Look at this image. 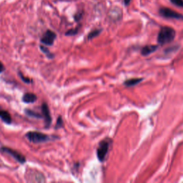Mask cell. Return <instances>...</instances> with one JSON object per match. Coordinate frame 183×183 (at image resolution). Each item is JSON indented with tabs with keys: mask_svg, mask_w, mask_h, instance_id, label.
Instances as JSON below:
<instances>
[{
	"mask_svg": "<svg viewBox=\"0 0 183 183\" xmlns=\"http://www.w3.org/2000/svg\"><path fill=\"white\" fill-rule=\"evenodd\" d=\"M175 37V31L170 27L161 28L157 37V42L160 45H165L171 42Z\"/></svg>",
	"mask_w": 183,
	"mask_h": 183,
	"instance_id": "1",
	"label": "cell"
},
{
	"mask_svg": "<svg viewBox=\"0 0 183 183\" xmlns=\"http://www.w3.org/2000/svg\"><path fill=\"white\" fill-rule=\"evenodd\" d=\"M25 137L29 142L35 143V144L46 142L52 140V138L49 135L42 132H37V131H31V132H27L25 135Z\"/></svg>",
	"mask_w": 183,
	"mask_h": 183,
	"instance_id": "2",
	"label": "cell"
},
{
	"mask_svg": "<svg viewBox=\"0 0 183 183\" xmlns=\"http://www.w3.org/2000/svg\"><path fill=\"white\" fill-rule=\"evenodd\" d=\"M110 146H111V140L110 139H105L99 142L97 150V157L99 161L103 162L105 160L110 150Z\"/></svg>",
	"mask_w": 183,
	"mask_h": 183,
	"instance_id": "3",
	"label": "cell"
},
{
	"mask_svg": "<svg viewBox=\"0 0 183 183\" xmlns=\"http://www.w3.org/2000/svg\"><path fill=\"white\" fill-rule=\"evenodd\" d=\"M0 151L1 152L8 154L10 156H12L15 160H17L18 162H20V164H24L26 162V157L22 154L19 152L18 151L15 150V149H11V148L9 147H2L0 148Z\"/></svg>",
	"mask_w": 183,
	"mask_h": 183,
	"instance_id": "4",
	"label": "cell"
},
{
	"mask_svg": "<svg viewBox=\"0 0 183 183\" xmlns=\"http://www.w3.org/2000/svg\"><path fill=\"white\" fill-rule=\"evenodd\" d=\"M159 12H160V15L162 16V17H165V18L175 19V20H183V15L182 14L178 13V12H177L174 10H172L171 9H169V8L167 7L160 8Z\"/></svg>",
	"mask_w": 183,
	"mask_h": 183,
	"instance_id": "5",
	"label": "cell"
},
{
	"mask_svg": "<svg viewBox=\"0 0 183 183\" xmlns=\"http://www.w3.org/2000/svg\"><path fill=\"white\" fill-rule=\"evenodd\" d=\"M57 35L54 32L51 30H47L45 33L43 37L41 38V42L47 46H52L54 44Z\"/></svg>",
	"mask_w": 183,
	"mask_h": 183,
	"instance_id": "6",
	"label": "cell"
},
{
	"mask_svg": "<svg viewBox=\"0 0 183 183\" xmlns=\"http://www.w3.org/2000/svg\"><path fill=\"white\" fill-rule=\"evenodd\" d=\"M42 116L45 118V127H50L52 123V117L50 115V112L49 110L48 105L47 103H43L42 105Z\"/></svg>",
	"mask_w": 183,
	"mask_h": 183,
	"instance_id": "7",
	"label": "cell"
},
{
	"mask_svg": "<svg viewBox=\"0 0 183 183\" xmlns=\"http://www.w3.org/2000/svg\"><path fill=\"white\" fill-rule=\"evenodd\" d=\"M37 99V95L34 93L31 92H27L25 93L23 95L22 97V101L24 103H34V102H36Z\"/></svg>",
	"mask_w": 183,
	"mask_h": 183,
	"instance_id": "8",
	"label": "cell"
},
{
	"mask_svg": "<svg viewBox=\"0 0 183 183\" xmlns=\"http://www.w3.org/2000/svg\"><path fill=\"white\" fill-rule=\"evenodd\" d=\"M0 118L1 120L6 124H11L12 123V117L7 111L0 109Z\"/></svg>",
	"mask_w": 183,
	"mask_h": 183,
	"instance_id": "9",
	"label": "cell"
},
{
	"mask_svg": "<svg viewBox=\"0 0 183 183\" xmlns=\"http://www.w3.org/2000/svg\"><path fill=\"white\" fill-rule=\"evenodd\" d=\"M157 49V46L156 45H147L142 49L141 53L144 56H147V55H149L152 52H154Z\"/></svg>",
	"mask_w": 183,
	"mask_h": 183,
	"instance_id": "10",
	"label": "cell"
},
{
	"mask_svg": "<svg viewBox=\"0 0 183 183\" xmlns=\"http://www.w3.org/2000/svg\"><path fill=\"white\" fill-rule=\"evenodd\" d=\"M142 81V79L141 78H134V79H130V80H126L124 82V85H126L127 87H132L135 86L140 83V82Z\"/></svg>",
	"mask_w": 183,
	"mask_h": 183,
	"instance_id": "11",
	"label": "cell"
},
{
	"mask_svg": "<svg viewBox=\"0 0 183 183\" xmlns=\"http://www.w3.org/2000/svg\"><path fill=\"white\" fill-rule=\"evenodd\" d=\"M25 113H26V115H28V116L32 117H34V118H42L43 117V116H42V115H41L40 114H39V113L35 112L34 111H32V110H25Z\"/></svg>",
	"mask_w": 183,
	"mask_h": 183,
	"instance_id": "12",
	"label": "cell"
},
{
	"mask_svg": "<svg viewBox=\"0 0 183 183\" xmlns=\"http://www.w3.org/2000/svg\"><path fill=\"white\" fill-rule=\"evenodd\" d=\"M40 49H41V50L42 51V52H43L44 54H45L46 56H47L48 58H50V59H52V58L54 57V55L51 52H50V50H49L47 48V47H45V46H40Z\"/></svg>",
	"mask_w": 183,
	"mask_h": 183,
	"instance_id": "13",
	"label": "cell"
},
{
	"mask_svg": "<svg viewBox=\"0 0 183 183\" xmlns=\"http://www.w3.org/2000/svg\"><path fill=\"white\" fill-rule=\"evenodd\" d=\"M101 32V29H94V30H92L91 32L89 33L88 34V39H92L94 37H97Z\"/></svg>",
	"mask_w": 183,
	"mask_h": 183,
	"instance_id": "14",
	"label": "cell"
},
{
	"mask_svg": "<svg viewBox=\"0 0 183 183\" xmlns=\"http://www.w3.org/2000/svg\"><path fill=\"white\" fill-rule=\"evenodd\" d=\"M170 1L175 5L183 8V0H170Z\"/></svg>",
	"mask_w": 183,
	"mask_h": 183,
	"instance_id": "15",
	"label": "cell"
},
{
	"mask_svg": "<svg viewBox=\"0 0 183 183\" xmlns=\"http://www.w3.org/2000/svg\"><path fill=\"white\" fill-rule=\"evenodd\" d=\"M62 126H63V120H62V119H61V117L59 116V117H58L57 121V124H56V127H55V128L56 129L60 128V127H62Z\"/></svg>",
	"mask_w": 183,
	"mask_h": 183,
	"instance_id": "16",
	"label": "cell"
},
{
	"mask_svg": "<svg viewBox=\"0 0 183 183\" xmlns=\"http://www.w3.org/2000/svg\"><path fill=\"white\" fill-rule=\"evenodd\" d=\"M19 74H20V77H21V79H22V81L24 82L25 83H27V84H29V83H30L31 82L29 78H27V77H25L22 75V74H21V73H20V72H19Z\"/></svg>",
	"mask_w": 183,
	"mask_h": 183,
	"instance_id": "17",
	"label": "cell"
},
{
	"mask_svg": "<svg viewBox=\"0 0 183 183\" xmlns=\"http://www.w3.org/2000/svg\"><path fill=\"white\" fill-rule=\"evenodd\" d=\"M77 32V29H71L66 33V35H74Z\"/></svg>",
	"mask_w": 183,
	"mask_h": 183,
	"instance_id": "18",
	"label": "cell"
},
{
	"mask_svg": "<svg viewBox=\"0 0 183 183\" xmlns=\"http://www.w3.org/2000/svg\"><path fill=\"white\" fill-rule=\"evenodd\" d=\"M4 70H5V67H4V64H2V62L0 61V73H2Z\"/></svg>",
	"mask_w": 183,
	"mask_h": 183,
	"instance_id": "19",
	"label": "cell"
},
{
	"mask_svg": "<svg viewBox=\"0 0 183 183\" xmlns=\"http://www.w3.org/2000/svg\"><path fill=\"white\" fill-rule=\"evenodd\" d=\"M130 1H131V0H124V5H126V6L129 5V4H130Z\"/></svg>",
	"mask_w": 183,
	"mask_h": 183,
	"instance_id": "20",
	"label": "cell"
}]
</instances>
